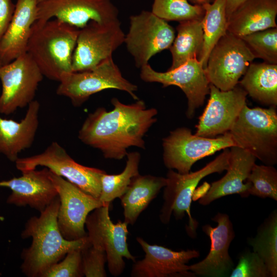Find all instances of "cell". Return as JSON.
<instances>
[{"instance_id":"1","label":"cell","mask_w":277,"mask_h":277,"mask_svg":"<svg viewBox=\"0 0 277 277\" xmlns=\"http://www.w3.org/2000/svg\"><path fill=\"white\" fill-rule=\"evenodd\" d=\"M113 108L104 107L89 113L78 131L85 144L100 150L106 159L120 160L130 147L145 148L144 137L156 122L157 110L147 108L143 100L125 104L111 99Z\"/></svg>"},{"instance_id":"2","label":"cell","mask_w":277,"mask_h":277,"mask_svg":"<svg viewBox=\"0 0 277 277\" xmlns=\"http://www.w3.org/2000/svg\"><path fill=\"white\" fill-rule=\"evenodd\" d=\"M58 196L55 198L39 216H33L26 222L22 239L32 238L31 246L22 251V272L29 277H41L52 265L59 262L67 253L82 249L88 241L87 236L69 241L62 235L57 224L60 206Z\"/></svg>"},{"instance_id":"3","label":"cell","mask_w":277,"mask_h":277,"mask_svg":"<svg viewBox=\"0 0 277 277\" xmlns=\"http://www.w3.org/2000/svg\"><path fill=\"white\" fill-rule=\"evenodd\" d=\"M80 29L56 18L36 21L26 53L44 76L59 82L72 72V61Z\"/></svg>"},{"instance_id":"4","label":"cell","mask_w":277,"mask_h":277,"mask_svg":"<svg viewBox=\"0 0 277 277\" xmlns=\"http://www.w3.org/2000/svg\"><path fill=\"white\" fill-rule=\"evenodd\" d=\"M235 144L265 165L277 163V113L275 107L244 106L229 131Z\"/></svg>"},{"instance_id":"5","label":"cell","mask_w":277,"mask_h":277,"mask_svg":"<svg viewBox=\"0 0 277 277\" xmlns=\"http://www.w3.org/2000/svg\"><path fill=\"white\" fill-rule=\"evenodd\" d=\"M223 150L214 160L195 172L181 174L169 169L166 177L167 184L164 187V203L160 214L162 223H169L172 215L180 220L187 214L189 219L187 231L191 237L195 236L198 223L192 218L190 212L193 194L202 179L212 173H221L227 169L229 149L227 148Z\"/></svg>"},{"instance_id":"6","label":"cell","mask_w":277,"mask_h":277,"mask_svg":"<svg viewBox=\"0 0 277 277\" xmlns=\"http://www.w3.org/2000/svg\"><path fill=\"white\" fill-rule=\"evenodd\" d=\"M56 93L68 97L76 107L81 106L92 95L106 89L127 92L135 100L137 87L123 77L112 57L88 70L65 73L59 81Z\"/></svg>"},{"instance_id":"7","label":"cell","mask_w":277,"mask_h":277,"mask_svg":"<svg viewBox=\"0 0 277 277\" xmlns=\"http://www.w3.org/2000/svg\"><path fill=\"white\" fill-rule=\"evenodd\" d=\"M15 162L16 168L22 172L35 169L38 166L45 167L54 174L65 178L84 192L95 198H100L101 177L106 172L77 163L56 142L51 143L41 153L18 158Z\"/></svg>"},{"instance_id":"8","label":"cell","mask_w":277,"mask_h":277,"mask_svg":"<svg viewBox=\"0 0 277 277\" xmlns=\"http://www.w3.org/2000/svg\"><path fill=\"white\" fill-rule=\"evenodd\" d=\"M162 145L165 166L185 174L196 161L235 144L229 132L210 138L192 134L190 129L180 127L170 131L163 139Z\"/></svg>"},{"instance_id":"9","label":"cell","mask_w":277,"mask_h":277,"mask_svg":"<svg viewBox=\"0 0 277 277\" xmlns=\"http://www.w3.org/2000/svg\"><path fill=\"white\" fill-rule=\"evenodd\" d=\"M109 207L107 204L93 210L86 219L85 226L89 242L105 251L109 271L117 276L124 270V259L134 262L136 258L128 247V223L120 220L113 223L109 216Z\"/></svg>"},{"instance_id":"10","label":"cell","mask_w":277,"mask_h":277,"mask_svg":"<svg viewBox=\"0 0 277 277\" xmlns=\"http://www.w3.org/2000/svg\"><path fill=\"white\" fill-rule=\"evenodd\" d=\"M254 58L242 38L227 31L211 51L205 73L210 84L221 91L230 90L238 85Z\"/></svg>"},{"instance_id":"11","label":"cell","mask_w":277,"mask_h":277,"mask_svg":"<svg viewBox=\"0 0 277 277\" xmlns=\"http://www.w3.org/2000/svg\"><path fill=\"white\" fill-rule=\"evenodd\" d=\"M128 32L124 43L141 68L156 54L170 48L175 38L173 28L151 11L143 10L130 17Z\"/></svg>"},{"instance_id":"12","label":"cell","mask_w":277,"mask_h":277,"mask_svg":"<svg viewBox=\"0 0 277 277\" xmlns=\"http://www.w3.org/2000/svg\"><path fill=\"white\" fill-rule=\"evenodd\" d=\"M44 76L28 53L0 66V113L9 115L34 101Z\"/></svg>"},{"instance_id":"13","label":"cell","mask_w":277,"mask_h":277,"mask_svg":"<svg viewBox=\"0 0 277 277\" xmlns=\"http://www.w3.org/2000/svg\"><path fill=\"white\" fill-rule=\"evenodd\" d=\"M125 34L118 20L107 23L91 21L79 30L72 61V72L92 69L124 42Z\"/></svg>"},{"instance_id":"14","label":"cell","mask_w":277,"mask_h":277,"mask_svg":"<svg viewBox=\"0 0 277 277\" xmlns=\"http://www.w3.org/2000/svg\"><path fill=\"white\" fill-rule=\"evenodd\" d=\"M49 171V176L60 199L57 224L63 237L69 241L87 236L85 226L89 214L104 205L99 199L84 192L63 177Z\"/></svg>"},{"instance_id":"15","label":"cell","mask_w":277,"mask_h":277,"mask_svg":"<svg viewBox=\"0 0 277 277\" xmlns=\"http://www.w3.org/2000/svg\"><path fill=\"white\" fill-rule=\"evenodd\" d=\"M118 14L111 0H42L38 3L36 21L56 18L80 29L91 21L118 20Z\"/></svg>"},{"instance_id":"16","label":"cell","mask_w":277,"mask_h":277,"mask_svg":"<svg viewBox=\"0 0 277 277\" xmlns=\"http://www.w3.org/2000/svg\"><path fill=\"white\" fill-rule=\"evenodd\" d=\"M140 69V77L144 82L159 83L164 87L176 86L182 89L187 98L186 115L188 118L193 117L195 110L203 105L209 93L210 83L205 68L197 58L164 72L154 70L148 64Z\"/></svg>"},{"instance_id":"17","label":"cell","mask_w":277,"mask_h":277,"mask_svg":"<svg viewBox=\"0 0 277 277\" xmlns=\"http://www.w3.org/2000/svg\"><path fill=\"white\" fill-rule=\"evenodd\" d=\"M210 97L199 117L195 134L214 137L230 130L246 104V91L240 86L228 91H221L212 84L209 86Z\"/></svg>"},{"instance_id":"18","label":"cell","mask_w":277,"mask_h":277,"mask_svg":"<svg viewBox=\"0 0 277 277\" xmlns=\"http://www.w3.org/2000/svg\"><path fill=\"white\" fill-rule=\"evenodd\" d=\"M136 241L145 252L143 259L135 261L130 273L132 277H194L187 264L198 258L195 250L176 251L165 247L151 245L141 237Z\"/></svg>"},{"instance_id":"19","label":"cell","mask_w":277,"mask_h":277,"mask_svg":"<svg viewBox=\"0 0 277 277\" xmlns=\"http://www.w3.org/2000/svg\"><path fill=\"white\" fill-rule=\"evenodd\" d=\"M212 220L217 223L215 227L205 225L202 228L210 239L209 252L202 261L189 265V269L195 275L203 276H227L233 268L228 252L234 238L233 225L225 213L219 212Z\"/></svg>"},{"instance_id":"20","label":"cell","mask_w":277,"mask_h":277,"mask_svg":"<svg viewBox=\"0 0 277 277\" xmlns=\"http://www.w3.org/2000/svg\"><path fill=\"white\" fill-rule=\"evenodd\" d=\"M0 187L9 188L12 193L7 202L17 206H29L40 212L58 196L57 190L47 168L22 172V175L0 182Z\"/></svg>"},{"instance_id":"21","label":"cell","mask_w":277,"mask_h":277,"mask_svg":"<svg viewBox=\"0 0 277 277\" xmlns=\"http://www.w3.org/2000/svg\"><path fill=\"white\" fill-rule=\"evenodd\" d=\"M229 164L226 174L213 182L199 200L206 206L220 197L233 194L248 197L251 184L247 182L256 157L249 152L236 146L230 147Z\"/></svg>"},{"instance_id":"22","label":"cell","mask_w":277,"mask_h":277,"mask_svg":"<svg viewBox=\"0 0 277 277\" xmlns=\"http://www.w3.org/2000/svg\"><path fill=\"white\" fill-rule=\"evenodd\" d=\"M38 0H17L10 23L0 41V61L8 64L26 53Z\"/></svg>"},{"instance_id":"23","label":"cell","mask_w":277,"mask_h":277,"mask_svg":"<svg viewBox=\"0 0 277 277\" xmlns=\"http://www.w3.org/2000/svg\"><path fill=\"white\" fill-rule=\"evenodd\" d=\"M39 109V102L34 100L19 122L0 116V153L10 161L15 162L19 153L32 144L38 127Z\"/></svg>"},{"instance_id":"24","label":"cell","mask_w":277,"mask_h":277,"mask_svg":"<svg viewBox=\"0 0 277 277\" xmlns=\"http://www.w3.org/2000/svg\"><path fill=\"white\" fill-rule=\"evenodd\" d=\"M277 0H248L228 17L227 31L241 37L277 27Z\"/></svg>"},{"instance_id":"25","label":"cell","mask_w":277,"mask_h":277,"mask_svg":"<svg viewBox=\"0 0 277 277\" xmlns=\"http://www.w3.org/2000/svg\"><path fill=\"white\" fill-rule=\"evenodd\" d=\"M166 184V178L162 176L138 174L134 177L127 191L120 197L124 222L134 224L140 214Z\"/></svg>"},{"instance_id":"26","label":"cell","mask_w":277,"mask_h":277,"mask_svg":"<svg viewBox=\"0 0 277 277\" xmlns=\"http://www.w3.org/2000/svg\"><path fill=\"white\" fill-rule=\"evenodd\" d=\"M239 83L253 100L277 106V64L251 63Z\"/></svg>"},{"instance_id":"27","label":"cell","mask_w":277,"mask_h":277,"mask_svg":"<svg viewBox=\"0 0 277 277\" xmlns=\"http://www.w3.org/2000/svg\"><path fill=\"white\" fill-rule=\"evenodd\" d=\"M177 35L170 47L172 64L168 70L175 69L200 55L203 45L202 19L180 22Z\"/></svg>"},{"instance_id":"28","label":"cell","mask_w":277,"mask_h":277,"mask_svg":"<svg viewBox=\"0 0 277 277\" xmlns=\"http://www.w3.org/2000/svg\"><path fill=\"white\" fill-rule=\"evenodd\" d=\"M203 6L205 10L202 19L203 45L198 60L205 68L211 51L227 32L228 21L225 0H214Z\"/></svg>"},{"instance_id":"29","label":"cell","mask_w":277,"mask_h":277,"mask_svg":"<svg viewBox=\"0 0 277 277\" xmlns=\"http://www.w3.org/2000/svg\"><path fill=\"white\" fill-rule=\"evenodd\" d=\"M124 170L117 174L104 173L101 177V193L99 200L104 204H110L116 198H120L127 191L133 179L140 174V153L131 152L127 154Z\"/></svg>"},{"instance_id":"30","label":"cell","mask_w":277,"mask_h":277,"mask_svg":"<svg viewBox=\"0 0 277 277\" xmlns=\"http://www.w3.org/2000/svg\"><path fill=\"white\" fill-rule=\"evenodd\" d=\"M266 265L271 277L277 276V214L276 210L264 223L254 238L249 241Z\"/></svg>"},{"instance_id":"31","label":"cell","mask_w":277,"mask_h":277,"mask_svg":"<svg viewBox=\"0 0 277 277\" xmlns=\"http://www.w3.org/2000/svg\"><path fill=\"white\" fill-rule=\"evenodd\" d=\"M151 12L166 21L181 22L202 19L205 10L203 6L192 5L188 0H154Z\"/></svg>"},{"instance_id":"32","label":"cell","mask_w":277,"mask_h":277,"mask_svg":"<svg viewBox=\"0 0 277 277\" xmlns=\"http://www.w3.org/2000/svg\"><path fill=\"white\" fill-rule=\"evenodd\" d=\"M246 182L251 184L249 195L277 201V170L272 166L255 164Z\"/></svg>"},{"instance_id":"33","label":"cell","mask_w":277,"mask_h":277,"mask_svg":"<svg viewBox=\"0 0 277 277\" xmlns=\"http://www.w3.org/2000/svg\"><path fill=\"white\" fill-rule=\"evenodd\" d=\"M241 38L255 58L277 64V27L255 32Z\"/></svg>"},{"instance_id":"34","label":"cell","mask_w":277,"mask_h":277,"mask_svg":"<svg viewBox=\"0 0 277 277\" xmlns=\"http://www.w3.org/2000/svg\"><path fill=\"white\" fill-rule=\"evenodd\" d=\"M88 238V237H87ZM82 269L86 277H106L105 265L107 256L104 250L90 244L88 239L81 249Z\"/></svg>"},{"instance_id":"35","label":"cell","mask_w":277,"mask_h":277,"mask_svg":"<svg viewBox=\"0 0 277 277\" xmlns=\"http://www.w3.org/2000/svg\"><path fill=\"white\" fill-rule=\"evenodd\" d=\"M84 276L81 249H75L66 254L62 261L52 265L41 277H81Z\"/></svg>"},{"instance_id":"36","label":"cell","mask_w":277,"mask_h":277,"mask_svg":"<svg viewBox=\"0 0 277 277\" xmlns=\"http://www.w3.org/2000/svg\"><path fill=\"white\" fill-rule=\"evenodd\" d=\"M230 277H269L267 267L263 260L254 252H247L240 258L233 268Z\"/></svg>"},{"instance_id":"37","label":"cell","mask_w":277,"mask_h":277,"mask_svg":"<svg viewBox=\"0 0 277 277\" xmlns=\"http://www.w3.org/2000/svg\"><path fill=\"white\" fill-rule=\"evenodd\" d=\"M15 7L12 0H0V41L10 23Z\"/></svg>"},{"instance_id":"38","label":"cell","mask_w":277,"mask_h":277,"mask_svg":"<svg viewBox=\"0 0 277 277\" xmlns=\"http://www.w3.org/2000/svg\"><path fill=\"white\" fill-rule=\"evenodd\" d=\"M226 13L227 19L230 15L248 0H225Z\"/></svg>"},{"instance_id":"39","label":"cell","mask_w":277,"mask_h":277,"mask_svg":"<svg viewBox=\"0 0 277 277\" xmlns=\"http://www.w3.org/2000/svg\"><path fill=\"white\" fill-rule=\"evenodd\" d=\"M214 0H188V1L192 5L204 6L207 4H211Z\"/></svg>"},{"instance_id":"40","label":"cell","mask_w":277,"mask_h":277,"mask_svg":"<svg viewBox=\"0 0 277 277\" xmlns=\"http://www.w3.org/2000/svg\"><path fill=\"white\" fill-rule=\"evenodd\" d=\"M1 65H2V63H1V61H0V66H1Z\"/></svg>"},{"instance_id":"41","label":"cell","mask_w":277,"mask_h":277,"mask_svg":"<svg viewBox=\"0 0 277 277\" xmlns=\"http://www.w3.org/2000/svg\"><path fill=\"white\" fill-rule=\"evenodd\" d=\"M41 1H42V0H38V2Z\"/></svg>"}]
</instances>
